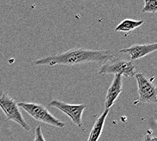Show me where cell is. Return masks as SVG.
Listing matches in <instances>:
<instances>
[{
	"label": "cell",
	"instance_id": "obj_1",
	"mask_svg": "<svg viewBox=\"0 0 157 141\" xmlns=\"http://www.w3.org/2000/svg\"><path fill=\"white\" fill-rule=\"evenodd\" d=\"M115 56L110 50H96L86 48H75L56 54L39 58L33 61L35 66L41 65H77L87 63H102Z\"/></svg>",
	"mask_w": 157,
	"mask_h": 141
},
{
	"label": "cell",
	"instance_id": "obj_2",
	"mask_svg": "<svg viewBox=\"0 0 157 141\" xmlns=\"http://www.w3.org/2000/svg\"><path fill=\"white\" fill-rule=\"evenodd\" d=\"M18 106L25 110L29 116L38 122H43L52 126L63 128L66 124L54 116L44 105L39 103L20 102Z\"/></svg>",
	"mask_w": 157,
	"mask_h": 141
},
{
	"label": "cell",
	"instance_id": "obj_3",
	"mask_svg": "<svg viewBox=\"0 0 157 141\" xmlns=\"http://www.w3.org/2000/svg\"><path fill=\"white\" fill-rule=\"evenodd\" d=\"M136 73V67L133 61L115 57L104 62L98 71L99 75L114 74L127 77H133Z\"/></svg>",
	"mask_w": 157,
	"mask_h": 141
},
{
	"label": "cell",
	"instance_id": "obj_4",
	"mask_svg": "<svg viewBox=\"0 0 157 141\" xmlns=\"http://www.w3.org/2000/svg\"><path fill=\"white\" fill-rule=\"evenodd\" d=\"M0 109L4 111L8 120L17 123L25 130H30V126L20 111L18 103L3 90H0Z\"/></svg>",
	"mask_w": 157,
	"mask_h": 141
},
{
	"label": "cell",
	"instance_id": "obj_5",
	"mask_svg": "<svg viewBox=\"0 0 157 141\" xmlns=\"http://www.w3.org/2000/svg\"><path fill=\"white\" fill-rule=\"evenodd\" d=\"M137 83L139 99L136 103L156 104L157 103L156 87L153 81L155 77L148 78L142 73H137L135 76Z\"/></svg>",
	"mask_w": 157,
	"mask_h": 141
},
{
	"label": "cell",
	"instance_id": "obj_6",
	"mask_svg": "<svg viewBox=\"0 0 157 141\" xmlns=\"http://www.w3.org/2000/svg\"><path fill=\"white\" fill-rule=\"evenodd\" d=\"M49 105L56 108L64 114H66L67 116L70 117L72 122L78 127H80L83 126L82 116L84 110L87 107V104H68L63 102V101L54 99L49 103Z\"/></svg>",
	"mask_w": 157,
	"mask_h": 141
},
{
	"label": "cell",
	"instance_id": "obj_7",
	"mask_svg": "<svg viewBox=\"0 0 157 141\" xmlns=\"http://www.w3.org/2000/svg\"><path fill=\"white\" fill-rule=\"evenodd\" d=\"M157 50V44H135L127 48L119 50L120 53L129 54L132 61L138 60L148 55Z\"/></svg>",
	"mask_w": 157,
	"mask_h": 141
},
{
	"label": "cell",
	"instance_id": "obj_8",
	"mask_svg": "<svg viewBox=\"0 0 157 141\" xmlns=\"http://www.w3.org/2000/svg\"><path fill=\"white\" fill-rule=\"evenodd\" d=\"M123 90L122 76L114 75L113 80L107 90L105 100V109L110 110Z\"/></svg>",
	"mask_w": 157,
	"mask_h": 141
},
{
	"label": "cell",
	"instance_id": "obj_9",
	"mask_svg": "<svg viewBox=\"0 0 157 141\" xmlns=\"http://www.w3.org/2000/svg\"><path fill=\"white\" fill-rule=\"evenodd\" d=\"M109 110L104 109L102 113L99 116V117L96 119V122H95L92 128H91L89 139H88L87 141L99 140L101 135H102L104 123H105V121L108 115H109Z\"/></svg>",
	"mask_w": 157,
	"mask_h": 141
},
{
	"label": "cell",
	"instance_id": "obj_10",
	"mask_svg": "<svg viewBox=\"0 0 157 141\" xmlns=\"http://www.w3.org/2000/svg\"><path fill=\"white\" fill-rule=\"evenodd\" d=\"M144 22V21L143 20L136 21L133 19H125L117 26L114 30L117 32H130L140 27Z\"/></svg>",
	"mask_w": 157,
	"mask_h": 141
},
{
	"label": "cell",
	"instance_id": "obj_11",
	"mask_svg": "<svg viewBox=\"0 0 157 141\" xmlns=\"http://www.w3.org/2000/svg\"><path fill=\"white\" fill-rule=\"evenodd\" d=\"M142 12L156 14L157 12L156 0H145L144 6L142 10Z\"/></svg>",
	"mask_w": 157,
	"mask_h": 141
},
{
	"label": "cell",
	"instance_id": "obj_12",
	"mask_svg": "<svg viewBox=\"0 0 157 141\" xmlns=\"http://www.w3.org/2000/svg\"><path fill=\"white\" fill-rule=\"evenodd\" d=\"M33 141H46L42 133V129L40 126L36 127L35 130V139Z\"/></svg>",
	"mask_w": 157,
	"mask_h": 141
},
{
	"label": "cell",
	"instance_id": "obj_13",
	"mask_svg": "<svg viewBox=\"0 0 157 141\" xmlns=\"http://www.w3.org/2000/svg\"><path fill=\"white\" fill-rule=\"evenodd\" d=\"M142 141H157V138L155 136H152L150 133H148L143 138Z\"/></svg>",
	"mask_w": 157,
	"mask_h": 141
}]
</instances>
